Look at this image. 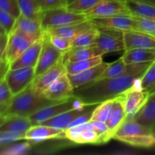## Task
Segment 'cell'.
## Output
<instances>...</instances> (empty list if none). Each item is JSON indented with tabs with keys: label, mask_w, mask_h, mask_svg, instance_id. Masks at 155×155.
Instances as JSON below:
<instances>
[{
	"label": "cell",
	"mask_w": 155,
	"mask_h": 155,
	"mask_svg": "<svg viewBox=\"0 0 155 155\" xmlns=\"http://www.w3.org/2000/svg\"><path fill=\"white\" fill-rule=\"evenodd\" d=\"M153 61L130 64V70L127 74L88 83L74 89L73 95L81 100L86 105L98 104L116 98L133 86Z\"/></svg>",
	"instance_id": "cell-1"
},
{
	"label": "cell",
	"mask_w": 155,
	"mask_h": 155,
	"mask_svg": "<svg viewBox=\"0 0 155 155\" xmlns=\"http://www.w3.org/2000/svg\"><path fill=\"white\" fill-rule=\"evenodd\" d=\"M31 84L24 91L12 96L3 114L4 116L29 117L39 110L58 102L47 98L43 93L35 90Z\"/></svg>",
	"instance_id": "cell-2"
},
{
	"label": "cell",
	"mask_w": 155,
	"mask_h": 155,
	"mask_svg": "<svg viewBox=\"0 0 155 155\" xmlns=\"http://www.w3.org/2000/svg\"><path fill=\"white\" fill-rule=\"evenodd\" d=\"M88 18L83 14L71 12L67 7L42 11L41 22L44 31L74 23L86 21Z\"/></svg>",
	"instance_id": "cell-3"
},
{
	"label": "cell",
	"mask_w": 155,
	"mask_h": 155,
	"mask_svg": "<svg viewBox=\"0 0 155 155\" xmlns=\"http://www.w3.org/2000/svg\"><path fill=\"white\" fill-rule=\"evenodd\" d=\"M86 106L87 105L83 104L81 100L72 95L64 101L55 103V104H51V105L48 106V107L39 110L34 114L29 117V118H30L33 125H36V124H39V123L42 122V121H45L46 120L50 119V118L58 116V115L61 114L64 112H66L68 110H72L74 108H83Z\"/></svg>",
	"instance_id": "cell-4"
},
{
	"label": "cell",
	"mask_w": 155,
	"mask_h": 155,
	"mask_svg": "<svg viewBox=\"0 0 155 155\" xmlns=\"http://www.w3.org/2000/svg\"><path fill=\"white\" fill-rule=\"evenodd\" d=\"M82 14L88 19L117 15H133L124 0H103Z\"/></svg>",
	"instance_id": "cell-5"
},
{
	"label": "cell",
	"mask_w": 155,
	"mask_h": 155,
	"mask_svg": "<svg viewBox=\"0 0 155 155\" xmlns=\"http://www.w3.org/2000/svg\"><path fill=\"white\" fill-rule=\"evenodd\" d=\"M37 39L18 30H12L8 34L5 58L9 64L15 61Z\"/></svg>",
	"instance_id": "cell-6"
},
{
	"label": "cell",
	"mask_w": 155,
	"mask_h": 155,
	"mask_svg": "<svg viewBox=\"0 0 155 155\" xmlns=\"http://www.w3.org/2000/svg\"><path fill=\"white\" fill-rule=\"evenodd\" d=\"M35 77V68L29 67L9 69L5 79L12 95H15L28 87L33 83Z\"/></svg>",
	"instance_id": "cell-7"
},
{
	"label": "cell",
	"mask_w": 155,
	"mask_h": 155,
	"mask_svg": "<svg viewBox=\"0 0 155 155\" xmlns=\"http://www.w3.org/2000/svg\"><path fill=\"white\" fill-rule=\"evenodd\" d=\"M141 79V78H140ZM140 79L122 94L127 117H134L148 100L149 95L140 89Z\"/></svg>",
	"instance_id": "cell-8"
},
{
	"label": "cell",
	"mask_w": 155,
	"mask_h": 155,
	"mask_svg": "<svg viewBox=\"0 0 155 155\" xmlns=\"http://www.w3.org/2000/svg\"><path fill=\"white\" fill-rule=\"evenodd\" d=\"M89 20L100 29L120 32L139 30L137 21L133 15H117L105 18H93Z\"/></svg>",
	"instance_id": "cell-9"
},
{
	"label": "cell",
	"mask_w": 155,
	"mask_h": 155,
	"mask_svg": "<svg viewBox=\"0 0 155 155\" xmlns=\"http://www.w3.org/2000/svg\"><path fill=\"white\" fill-rule=\"evenodd\" d=\"M64 53L53 46L48 40L46 34L43 35V45L39 54V60L35 67V76L39 77L44 72L54 66L62 59ZM35 77V78H36Z\"/></svg>",
	"instance_id": "cell-10"
},
{
	"label": "cell",
	"mask_w": 155,
	"mask_h": 155,
	"mask_svg": "<svg viewBox=\"0 0 155 155\" xmlns=\"http://www.w3.org/2000/svg\"><path fill=\"white\" fill-rule=\"evenodd\" d=\"M94 45L98 47L103 54L125 50L122 32L116 30L100 29L99 36Z\"/></svg>",
	"instance_id": "cell-11"
},
{
	"label": "cell",
	"mask_w": 155,
	"mask_h": 155,
	"mask_svg": "<svg viewBox=\"0 0 155 155\" xmlns=\"http://www.w3.org/2000/svg\"><path fill=\"white\" fill-rule=\"evenodd\" d=\"M74 91L68 74H64L44 91L43 95L51 101L60 102L72 96Z\"/></svg>",
	"instance_id": "cell-12"
},
{
	"label": "cell",
	"mask_w": 155,
	"mask_h": 155,
	"mask_svg": "<svg viewBox=\"0 0 155 155\" xmlns=\"http://www.w3.org/2000/svg\"><path fill=\"white\" fill-rule=\"evenodd\" d=\"M64 137V130L49 126L36 124L33 125L26 133V139L32 145L39 144L45 140Z\"/></svg>",
	"instance_id": "cell-13"
},
{
	"label": "cell",
	"mask_w": 155,
	"mask_h": 155,
	"mask_svg": "<svg viewBox=\"0 0 155 155\" xmlns=\"http://www.w3.org/2000/svg\"><path fill=\"white\" fill-rule=\"evenodd\" d=\"M125 50L132 48H155V37L140 30L123 31ZM124 50V51H125Z\"/></svg>",
	"instance_id": "cell-14"
},
{
	"label": "cell",
	"mask_w": 155,
	"mask_h": 155,
	"mask_svg": "<svg viewBox=\"0 0 155 155\" xmlns=\"http://www.w3.org/2000/svg\"><path fill=\"white\" fill-rule=\"evenodd\" d=\"M43 45V36L35 41L16 60L10 64V69L22 68H35L39 60V54Z\"/></svg>",
	"instance_id": "cell-15"
},
{
	"label": "cell",
	"mask_w": 155,
	"mask_h": 155,
	"mask_svg": "<svg viewBox=\"0 0 155 155\" xmlns=\"http://www.w3.org/2000/svg\"><path fill=\"white\" fill-rule=\"evenodd\" d=\"M67 74L65 65L62 59L59 61L56 64L47 70L45 72L36 77L32 83V86L37 92L43 93L44 91L57 80L62 74Z\"/></svg>",
	"instance_id": "cell-16"
},
{
	"label": "cell",
	"mask_w": 155,
	"mask_h": 155,
	"mask_svg": "<svg viewBox=\"0 0 155 155\" xmlns=\"http://www.w3.org/2000/svg\"><path fill=\"white\" fill-rule=\"evenodd\" d=\"M96 106L97 104H91V105L86 106V107H83V108L72 109V110L64 112V113L58 115V116L50 118V119L46 120L45 121H42V122L39 123V124L49 126V127L65 130V129H67V127H68V125H69L72 121H74L76 118L78 117L80 115L86 113L88 110L93 108V107H96Z\"/></svg>",
	"instance_id": "cell-17"
},
{
	"label": "cell",
	"mask_w": 155,
	"mask_h": 155,
	"mask_svg": "<svg viewBox=\"0 0 155 155\" xmlns=\"http://www.w3.org/2000/svg\"><path fill=\"white\" fill-rule=\"evenodd\" d=\"M107 66H108V64L102 62L93 68H89L78 74H73V75L68 74V76L73 87L74 89H76L88 83L96 81Z\"/></svg>",
	"instance_id": "cell-18"
},
{
	"label": "cell",
	"mask_w": 155,
	"mask_h": 155,
	"mask_svg": "<svg viewBox=\"0 0 155 155\" xmlns=\"http://www.w3.org/2000/svg\"><path fill=\"white\" fill-rule=\"evenodd\" d=\"M12 30L23 32L37 39L42 38L45 33L42 27L41 18H28L21 15L16 19Z\"/></svg>",
	"instance_id": "cell-19"
},
{
	"label": "cell",
	"mask_w": 155,
	"mask_h": 155,
	"mask_svg": "<svg viewBox=\"0 0 155 155\" xmlns=\"http://www.w3.org/2000/svg\"><path fill=\"white\" fill-rule=\"evenodd\" d=\"M94 26H95V24L89 19H87L81 22L74 23V24H68V25L57 27V28L49 29V30H45V32L48 34L56 35V36H63V37L73 39L80 33L89 30Z\"/></svg>",
	"instance_id": "cell-20"
},
{
	"label": "cell",
	"mask_w": 155,
	"mask_h": 155,
	"mask_svg": "<svg viewBox=\"0 0 155 155\" xmlns=\"http://www.w3.org/2000/svg\"><path fill=\"white\" fill-rule=\"evenodd\" d=\"M102 55V51L95 45L80 47V48H71L64 53L62 56V61L64 64H65L67 62L79 61L86 60V59Z\"/></svg>",
	"instance_id": "cell-21"
},
{
	"label": "cell",
	"mask_w": 155,
	"mask_h": 155,
	"mask_svg": "<svg viewBox=\"0 0 155 155\" xmlns=\"http://www.w3.org/2000/svg\"><path fill=\"white\" fill-rule=\"evenodd\" d=\"M149 134H153L151 129L139 124L134 119V117H127L114 133L113 139H116L117 138L124 136Z\"/></svg>",
	"instance_id": "cell-22"
},
{
	"label": "cell",
	"mask_w": 155,
	"mask_h": 155,
	"mask_svg": "<svg viewBox=\"0 0 155 155\" xmlns=\"http://www.w3.org/2000/svg\"><path fill=\"white\" fill-rule=\"evenodd\" d=\"M126 118H127V115H126L124 103H123V96L122 95H120L114 99L111 112L106 121V124L110 129V132L113 133V136L120 126L125 120Z\"/></svg>",
	"instance_id": "cell-23"
},
{
	"label": "cell",
	"mask_w": 155,
	"mask_h": 155,
	"mask_svg": "<svg viewBox=\"0 0 155 155\" xmlns=\"http://www.w3.org/2000/svg\"><path fill=\"white\" fill-rule=\"evenodd\" d=\"M122 58L126 64L153 61L155 60V48H132L125 50Z\"/></svg>",
	"instance_id": "cell-24"
},
{
	"label": "cell",
	"mask_w": 155,
	"mask_h": 155,
	"mask_svg": "<svg viewBox=\"0 0 155 155\" xmlns=\"http://www.w3.org/2000/svg\"><path fill=\"white\" fill-rule=\"evenodd\" d=\"M139 124L151 129L155 124V92L149 95L141 110L134 117Z\"/></svg>",
	"instance_id": "cell-25"
},
{
	"label": "cell",
	"mask_w": 155,
	"mask_h": 155,
	"mask_svg": "<svg viewBox=\"0 0 155 155\" xmlns=\"http://www.w3.org/2000/svg\"><path fill=\"white\" fill-rule=\"evenodd\" d=\"M33 126L30 118L21 116L7 117L5 121L0 127L2 131L16 133H26Z\"/></svg>",
	"instance_id": "cell-26"
},
{
	"label": "cell",
	"mask_w": 155,
	"mask_h": 155,
	"mask_svg": "<svg viewBox=\"0 0 155 155\" xmlns=\"http://www.w3.org/2000/svg\"><path fill=\"white\" fill-rule=\"evenodd\" d=\"M100 33L99 27L96 25L89 30L80 33L75 38H74L71 44V48H80V47H87L94 45L98 39Z\"/></svg>",
	"instance_id": "cell-27"
},
{
	"label": "cell",
	"mask_w": 155,
	"mask_h": 155,
	"mask_svg": "<svg viewBox=\"0 0 155 155\" xmlns=\"http://www.w3.org/2000/svg\"><path fill=\"white\" fill-rule=\"evenodd\" d=\"M102 56L92 58L86 59V60L79 61L75 62H67L64 64L66 68L67 74L70 75L78 74V73L84 71L86 70L92 68L99 64L102 63Z\"/></svg>",
	"instance_id": "cell-28"
},
{
	"label": "cell",
	"mask_w": 155,
	"mask_h": 155,
	"mask_svg": "<svg viewBox=\"0 0 155 155\" xmlns=\"http://www.w3.org/2000/svg\"><path fill=\"white\" fill-rule=\"evenodd\" d=\"M124 1L133 15L155 21V5L139 2L133 0H124Z\"/></svg>",
	"instance_id": "cell-29"
},
{
	"label": "cell",
	"mask_w": 155,
	"mask_h": 155,
	"mask_svg": "<svg viewBox=\"0 0 155 155\" xmlns=\"http://www.w3.org/2000/svg\"><path fill=\"white\" fill-rule=\"evenodd\" d=\"M116 139L135 147L150 148L155 145V138L153 134L124 136L117 138Z\"/></svg>",
	"instance_id": "cell-30"
},
{
	"label": "cell",
	"mask_w": 155,
	"mask_h": 155,
	"mask_svg": "<svg viewBox=\"0 0 155 155\" xmlns=\"http://www.w3.org/2000/svg\"><path fill=\"white\" fill-rule=\"evenodd\" d=\"M130 70V64H126L122 57L114 61L113 63L108 64V66L106 68L104 72L101 74L97 80L103 79L114 78L119 77L124 74H127ZM96 80V81H97Z\"/></svg>",
	"instance_id": "cell-31"
},
{
	"label": "cell",
	"mask_w": 155,
	"mask_h": 155,
	"mask_svg": "<svg viewBox=\"0 0 155 155\" xmlns=\"http://www.w3.org/2000/svg\"><path fill=\"white\" fill-rule=\"evenodd\" d=\"M12 142L0 148V155H24L27 154L32 148V145L27 140L25 142Z\"/></svg>",
	"instance_id": "cell-32"
},
{
	"label": "cell",
	"mask_w": 155,
	"mask_h": 155,
	"mask_svg": "<svg viewBox=\"0 0 155 155\" xmlns=\"http://www.w3.org/2000/svg\"><path fill=\"white\" fill-rule=\"evenodd\" d=\"M21 15L33 18H41L42 10L36 0H18Z\"/></svg>",
	"instance_id": "cell-33"
},
{
	"label": "cell",
	"mask_w": 155,
	"mask_h": 155,
	"mask_svg": "<svg viewBox=\"0 0 155 155\" xmlns=\"http://www.w3.org/2000/svg\"><path fill=\"white\" fill-rule=\"evenodd\" d=\"M139 86L143 92L149 95L155 92V60L141 77Z\"/></svg>",
	"instance_id": "cell-34"
},
{
	"label": "cell",
	"mask_w": 155,
	"mask_h": 155,
	"mask_svg": "<svg viewBox=\"0 0 155 155\" xmlns=\"http://www.w3.org/2000/svg\"><path fill=\"white\" fill-rule=\"evenodd\" d=\"M114 99V98L108 99L107 101H104L100 104H97V106L92 112L91 120H98L106 123L107 118L110 116V112H111Z\"/></svg>",
	"instance_id": "cell-35"
},
{
	"label": "cell",
	"mask_w": 155,
	"mask_h": 155,
	"mask_svg": "<svg viewBox=\"0 0 155 155\" xmlns=\"http://www.w3.org/2000/svg\"><path fill=\"white\" fill-rule=\"evenodd\" d=\"M103 0H75L67 5V8L71 12L82 14L89 10Z\"/></svg>",
	"instance_id": "cell-36"
},
{
	"label": "cell",
	"mask_w": 155,
	"mask_h": 155,
	"mask_svg": "<svg viewBox=\"0 0 155 155\" xmlns=\"http://www.w3.org/2000/svg\"><path fill=\"white\" fill-rule=\"evenodd\" d=\"M47 37H48V40L51 42V45L56 48L59 50V51H62L64 53L68 50H69L71 48V44H72V40L71 39H68V38L63 37V36H56V35H51L48 33H45Z\"/></svg>",
	"instance_id": "cell-37"
},
{
	"label": "cell",
	"mask_w": 155,
	"mask_h": 155,
	"mask_svg": "<svg viewBox=\"0 0 155 155\" xmlns=\"http://www.w3.org/2000/svg\"><path fill=\"white\" fill-rule=\"evenodd\" d=\"M13 95L7 84L5 79L0 81V114H3L9 101Z\"/></svg>",
	"instance_id": "cell-38"
},
{
	"label": "cell",
	"mask_w": 155,
	"mask_h": 155,
	"mask_svg": "<svg viewBox=\"0 0 155 155\" xmlns=\"http://www.w3.org/2000/svg\"><path fill=\"white\" fill-rule=\"evenodd\" d=\"M77 144H101V139L95 130H86L83 131L76 139Z\"/></svg>",
	"instance_id": "cell-39"
},
{
	"label": "cell",
	"mask_w": 155,
	"mask_h": 155,
	"mask_svg": "<svg viewBox=\"0 0 155 155\" xmlns=\"http://www.w3.org/2000/svg\"><path fill=\"white\" fill-rule=\"evenodd\" d=\"M94 126L95 131L99 135L101 139V143H105L113 138V133L110 132L106 123L98 120H91Z\"/></svg>",
	"instance_id": "cell-40"
},
{
	"label": "cell",
	"mask_w": 155,
	"mask_h": 155,
	"mask_svg": "<svg viewBox=\"0 0 155 155\" xmlns=\"http://www.w3.org/2000/svg\"><path fill=\"white\" fill-rule=\"evenodd\" d=\"M26 139V133H16L0 130V148L17 141Z\"/></svg>",
	"instance_id": "cell-41"
},
{
	"label": "cell",
	"mask_w": 155,
	"mask_h": 155,
	"mask_svg": "<svg viewBox=\"0 0 155 155\" xmlns=\"http://www.w3.org/2000/svg\"><path fill=\"white\" fill-rule=\"evenodd\" d=\"M136 21H137L138 26L140 31L146 33L148 34L155 37V21L148 19V18H142V17L134 16Z\"/></svg>",
	"instance_id": "cell-42"
},
{
	"label": "cell",
	"mask_w": 155,
	"mask_h": 155,
	"mask_svg": "<svg viewBox=\"0 0 155 155\" xmlns=\"http://www.w3.org/2000/svg\"><path fill=\"white\" fill-rule=\"evenodd\" d=\"M16 18L12 16L11 14L0 8V25L8 34L11 33L16 22Z\"/></svg>",
	"instance_id": "cell-43"
},
{
	"label": "cell",
	"mask_w": 155,
	"mask_h": 155,
	"mask_svg": "<svg viewBox=\"0 0 155 155\" xmlns=\"http://www.w3.org/2000/svg\"><path fill=\"white\" fill-rule=\"evenodd\" d=\"M0 8L18 18L21 15L18 0H0Z\"/></svg>",
	"instance_id": "cell-44"
},
{
	"label": "cell",
	"mask_w": 155,
	"mask_h": 155,
	"mask_svg": "<svg viewBox=\"0 0 155 155\" xmlns=\"http://www.w3.org/2000/svg\"><path fill=\"white\" fill-rule=\"evenodd\" d=\"M41 10L45 11L58 8L67 7L66 0H36Z\"/></svg>",
	"instance_id": "cell-45"
},
{
	"label": "cell",
	"mask_w": 155,
	"mask_h": 155,
	"mask_svg": "<svg viewBox=\"0 0 155 155\" xmlns=\"http://www.w3.org/2000/svg\"><path fill=\"white\" fill-rule=\"evenodd\" d=\"M95 108V107H93V108L90 109V110H88V111L86 112V113L80 115L78 117L76 118L74 121H72V122L68 125V127H67V129L71 128V127H77V126L81 125V124H86V123H88V122H90L91 120H92V112H93L94 109Z\"/></svg>",
	"instance_id": "cell-46"
},
{
	"label": "cell",
	"mask_w": 155,
	"mask_h": 155,
	"mask_svg": "<svg viewBox=\"0 0 155 155\" xmlns=\"http://www.w3.org/2000/svg\"><path fill=\"white\" fill-rule=\"evenodd\" d=\"M10 69V64L6 61L5 57L0 58V81L5 77L8 71Z\"/></svg>",
	"instance_id": "cell-47"
},
{
	"label": "cell",
	"mask_w": 155,
	"mask_h": 155,
	"mask_svg": "<svg viewBox=\"0 0 155 155\" xmlns=\"http://www.w3.org/2000/svg\"><path fill=\"white\" fill-rule=\"evenodd\" d=\"M7 42H8L7 33L0 35V58L4 57L5 52V49H6V45H7Z\"/></svg>",
	"instance_id": "cell-48"
},
{
	"label": "cell",
	"mask_w": 155,
	"mask_h": 155,
	"mask_svg": "<svg viewBox=\"0 0 155 155\" xmlns=\"http://www.w3.org/2000/svg\"><path fill=\"white\" fill-rule=\"evenodd\" d=\"M133 1L139 2H142V3H145V4L155 5V0H133Z\"/></svg>",
	"instance_id": "cell-49"
},
{
	"label": "cell",
	"mask_w": 155,
	"mask_h": 155,
	"mask_svg": "<svg viewBox=\"0 0 155 155\" xmlns=\"http://www.w3.org/2000/svg\"><path fill=\"white\" fill-rule=\"evenodd\" d=\"M6 120V117L4 116L3 114H0V127L3 124V123Z\"/></svg>",
	"instance_id": "cell-50"
},
{
	"label": "cell",
	"mask_w": 155,
	"mask_h": 155,
	"mask_svg": "<svg viewBox=\"0 0 155 155\" xmlns=\"http://www.w3.org/2000/svg\"><path fill=\"white\" fill-rule=\"evenodd\" d=\"M5 33H6L5 30L4 29L2 28V26L0 25V35H1V34H5ZM7 34H8V33H7Z\"/></svg>",
	"instance_id": "cell-51"
},
{
	"label": "cell",
	"mask_w": 155,
	"mask_h": 155,
	"mask_svg": "<svg viewBox=\"0 0 155 155\" xmlns=\"http://www.w3.org/2000/svg\"><path fill=\"white\" fill-rule=\"evenodd\" d=\"M74 1H75V0H66V2H67V4L69 5V4H71V2H74Z\"/></svg>",
	"instance_id": "cell-52"
},
{
	"label": "cell",
	"mask_w": 155,
	"mask_h": 155,
	"mask_svg": "<svg viewBox=\"0 0 155 155\" xmlns=\"http://www.w3.org/2000/svg\"><path fill=\"white\" fill-rule=\"evenodd\" d=\"M151 130H152L153 133H155V124L154 125V127H153L152 128H151Z\"/></svg>",
	"instance_id": "cell-53"
},
{
	"label": "cell",
	"mask_w": 155,
	"mask_h": 155,
	"mask_svg": "<svg viewBox=\"0 0 155 155\" xmlns=\"http://www.w3.org/2000/svg\"><path fill=\"white\" fill-rule=\"evenodd\" d=\"M153 136H154V138H155V133H153Z\"/></svg>",
	"instance_id": "cell-54"
}]
</instances>
